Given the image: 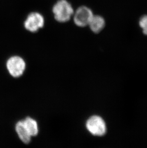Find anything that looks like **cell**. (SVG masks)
Here are the masks:
<instances>
[{
	"label": "cell",
	"mask_w": 147,
	"mask_h": 148,
	"mask_svg": "<svg viewBox=\"0 0 147 148\" xmlns=\"http://www.w3.org/2000/svg\"><path fill=\"white\" fill-rule=\"evenodd\" d=\"M52 11L57 22L65 23L73 17L74 10L72 6L67 0H59L53 6Z\"/></svg>",
	"instance_id": "cell-1"
},
{
	"label": "cell",
	"mask_w": 147,
	"mask_h": 148,
	"mask_svg": "<svg viewBox=\"0 0 147 148\" xmlns=\"http://www.w3.org/2000/svg\"><path fill=\"white\" fill-rule=\"evenodd\" d=\"M93 16V12L90 8L85 6H82L74 11L73 17L76 25L85 27L88 25Z\"/></svg>",
	"instance_id": "cell-2"
},
{
	"label": "cell",
	"mask_w": 147,
	"mask_h": 148,
	"mask_svg": "<svg viewBox=\"0 0 147 148\" xmlns=\"http://www.w3.org/2000/svg\"><path fill=\"white\" fill-rule=\"evenodd\" d=\"M44 19L42 14L38 12L30 13L24 22V28L31 32H36L44 27Z\"/></svg>",
	"instance_id": "cell-3"
},
{
	"label": "cell",
	"mask_w": 147,
	"mask_h": 148,
	"mask_svg": "<svg viewBox=\"0 0 147 148\" xmlns=\"http://www.w3.org/2000/svg\"><path fill=\"white\" fill-rule=\"evenodd\" d=\"M86 128L92 135L102 136L106 132L105 124L101 117L95 116L90 117L86 124Z\"/></svg>",
	"instance_id": "cell-4"
},
{
	"label": "cell",
	"mask_w": 147,
	"mask_h": 148,
	"mask_svg": "<svg viewBox=\"0 0 147 148\" xmlns=\"http://www.w3.org/2000/svg\"><path fill=\"white\" fill-rule=\"evenodd\" d=\"M6 66L10 74L14 77L22 75L25 69V62L18 56L12 57L9 59Z\"/></svg>",
	"instance_id": "cell-5"
},
{
	"label": "cell",
	"mask_w": 147,
	"mask_h": 148,
	"mask_svg": "<svg viewBox=\"0 0 147 148\" xmlns=\"http://www.w3.org/2000/svg\"><path fill=\"white\" fill-rule=\"evenodd\" d=\"M88 25L93 32L98 33L104 28L105 25V21L101 16L94 15Z\"/></svg>",
	"instance_id": "cell-6"
},
{
	"label": "cell",
	"mask_w": 147,
	"mask_h": 148,
	"mask_svg": "<svg viewBox=\"0 0 147 148\" xmlns=\"http://www.w3.org/2000/svg\"><path fill=\"white\" fill-rule=\"evenodd\" d=\"M16 131L20 140L25 144H28L31 141V136L24 125L23 121L18 122L16 125Z\"/></svg>",
	"instance_id": "cell-7"
},
{
	"label": "cell",
	"mask_w": 147,
	"mask_h": 148,
	"mask_svg": "<svg viewBox=\"0 0 147 148\" xmlns=\"http://www.w3.org/2000/svg\"><path fill=\"white\" fill-rule=\"evenodd\" d=\"M26 129L31 136H35L38 133L37 123L36 121L30 117H27L23 121Z\"/></svg>",
	"instance_id": "cell-8"
},
{
	"label": "cell",
	"mask_w": 147,
	"mask_h": 148,
	"mask_svg": "<svg viewBox=\"0 0 147 148\" xmlns=\"http://www.w3.org/2000/svg\"><path fill=\"white\" fill-rule=\"evenodd\" d=\"M139 24L143 30V33L145 35H147V15L141 18Z\"/></svg>",
	"instance_id": "cell-9"
}]
</instances>
